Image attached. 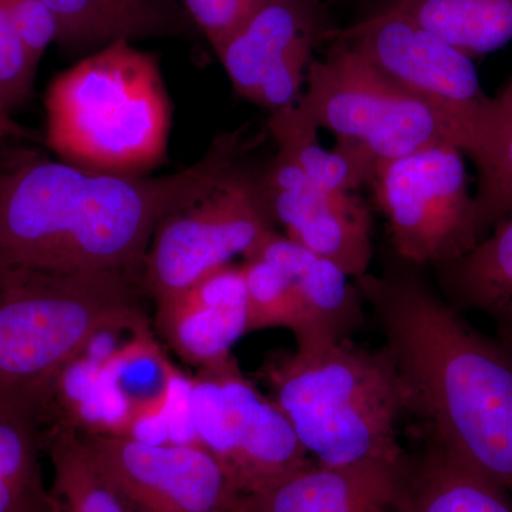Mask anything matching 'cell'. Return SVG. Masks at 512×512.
Listing matches in <instances>:
<instances>
[{"mask_svg": "<svg viewBox=\"0 0 512 512\" xmlns=\"http://www.w3.org/2000/svg\"><path fill=\"white\" fill-rule=\"evenodd\" d=\"M274 229L261 178L235 165L204 197L161 222L144 258V289L156 302L171 298L244 258Z\"/></svg>", "mask_w": 512, "mask_h": 512, "instance_id": "10", "label": "cell"}, {"mask_svg": "<svg viewBox=\"0 0 512 512\" xmlns=\"http://www.w3.org/2000/svg\"><path fill=\"white\" fill-rule=\"evenodd\" d=\"M328 30L319 0H266L215 53L239 96L276 113L301 100Z\"/></svg>", "mask_w": 512, "mask_h": 512, "instance_id": "12", "label": "cell"}, {"mask_svg": "<svg viewBox=\"0 0 512 512\" xmlns=\"http://www.w3.org/2000/svg\"><path fill=\"white\" fill-rule=\"evenodd\" d=\"M245 256L265 259L291 279L319 338L349 339L362 322L363 298L352 278L276 229Z\"/></svg>", "mask_w": 512, "mask_h": 512, "instance_id": "17", "label": "cell"}, {"mask_svg": "<svg viewBox=\"0 0 512 512\" xmlns=\"http://www.w3.org/2000/svg\"><path fill=\"white\" fill-rule=\"evenodd\" d=\"M272 402L284 413L309 457L345 467L406 456L402 382L386 349L349 339L296 342L264 366Z\"/></svg>", "mask_w": 512, "mask_h": 512, "instance_id": "4", "label": "cell"}, {"mask_svg": "<svg viewBox=\"0 0 512 512\" xmlns=\"http://www.w3.org/2000/svg\"><path fill=\"white\" fill-rule=\"evenodd\" d=\"M323 40L352 47L389 82L436 111L464 156L473 161L480 153L493 97L466 53L390 5L348 28L328 30Z\"/></svg>", "mask_w": 512, "mask_h": 512, "instance_id": "7", "label": "cell"}, {"mask_svg": "<svg viewBox=\"0 0 512 512\" xmlns=\"http://www.w3.org/2000/svg\"><path fill=\"white\" fill-rule=\"evenodd\" d=\"M43 430L15 404L0 402V512H46L53 504L40 468Z\"/></svg>", "mask_w": 512, "mask_h": 512, "instance_id": "22", "label": "cell"}, {"mask_svg": "<svg viewBox=\"0 0 512 512\" xmlns=\"http://www.w3.org/2000/svg\"><path fill=\"white\" fill-rule=\"evenodd\" d=\"M134 271L0 264V402L42 426L53 387L104 333L146 330Z\"/></svg>", "mask_w": 512, "mask_h": 512, "instance_id": "3", "label": "cell"}, {"mask_svg": "<svg viewBox=\"0 0 512 512\" xmlns=\"http://www.w3.org/2000/svg\"><path fill=\"white\" fill-rule=\"evenodd\" d=\"M402 382L420 439L512 497V352L410 268L353 279Z\"/></svg>", "mask_w": 512, "mask_h": 512, "instance_id": "2", "label": "cell"}, {"mask_svg": "<svg viewBox=\"0 0 512 512\" xmlns=\"http://www.w3.org/2000/svg\"><path fill=\"white\" fill-rule=\"evenodd\" d=\"M57 23V45L94 53L117 42L171 35L174 20L158 0H40Z\"/></svg>", "mask_w": 512, "mask_h": 512, "instance_id": "18", "label": "cell"}, {"mask_svg": "<svg viewBox=\"0 0 512 512\" xmlns=\"http://www.w3.org/2000/svg\"><path fill=\"white\" fill-rule=\"evenodd\" d=\"M0 3L8 10L30 62L37 69L49 46L57 43L59 29L55 18L40 0H0Z\"/></svg>", "mask_w": 512, "mask_h": 512, "instance_id": "28", "label": "cell"}, {"mask_svg": "<svg viewBox=\"0 0 512 512\" xmlns=\"http://www.w3.org/2000/svg\"><path fill=\"white\" fill-rule=\"evenodd\" d=\"M473 163L477 170L474 198L484 238L512 215V74L491 101L487 134Z\"/></svg>", "mask_w": 512, "mask_h": 512, "instance_id": "24", "label": "cell"}, {"mask_svg": "<svg viewBox=\"0 0 512 512\" xmlns=\"http://www.w3.org/2000/svg\"><path fill=\"white\" fill-rule=\"evenodd\" d=\"M45 109L47 144L63 163L141 177L167 157L173 110L160 64L130 40L57 74Z\"/></svg>", "mask_w": 512, "mask_h": 512, "instance_id": "5", "label": "cell"}, {"mask_svg": "<svg viewBox=\"0 0 512 512\" xmlns=\"http://www.w3.org/2000/svg\"><path fill=\"white\" fill-rule=\"evenodd\" d=\"M36 72L8 10L0 3V111L3 114L9 116L29 100Z\"/></svg>", "mask_w": 512, "mask_h": 512, "instance_id": "26", "label": "cell"}, {"mask_svg": "<svg viewBox=\"0 0 512 512\" xmlns=\"http://www.w3.org/2000/svg\"><path fill=\"white\" fill-rule=\"evenodd\" d=\"M464 157L439 143L376 164L369 187L406 264H444L483 239Z\"/></svg>", "mask_w": 512, "mask_h": 512, "instance_id": "8", "label": "cell"}, {"mask_svg": "<svg viewBox=\"0 0 512 512\" xmlns=\"http://www.w3.org/2000/svg\"><path fill=\"white\" fill-rule=\"evenodd\" d=\"M161 338L188 365H217L248 333V293L241 264L222 266L185 291L156 302Z\"/></svg>", "mask_w": 512, "mask_h": 512, "instance_id": "15", "label": "cell"}, {"mask_svg": "<svg viewBox=\"0 0 512 512\" xmlns=\"http://www.w3.org/2000/svg\"><path fill=\"white\" fill-rule=\"evenodd\" d=\"M43 447L55 474L52 493L63 512H128L94 463L79 430L62 424L47 427Z\"/></svg>", "mask_w": 512, "mask_h": 512, "instance_id": "23", "label": "cell"}, {"mask_svg": "<svg viewBox=\"0 0 512 512\" xmlns=\"http://www.w3.org/2000/svg\"><path fill=\"white\" fill-rule=\"evenodd\" d=\"M323 59H313L298 107L338 144L373 165L450 143L439 114L377 72L365 57L338 40Z\"/></svg>", "mask_w": 512, "mask_h": 512, "instance_id": "6", "label": "cell"}, {"mask_svg": "<svg viewBox=\"0 0 512 512\" xmlns=\"http://www.w3.org/2000/svg\"><path fill=\"white\" fill-rule=\"evenodd\" d=\"M12 128L13 126L12 123H10L9 116H6V114H3L2 111H0V136L10 133Z\"/></svg>", "mask_w": 512, "mask_h": 512, "instance_id": "29", "label": "cell"}, {"mask_svg": "<svg viewBox=\"0 0 512 512\" xmlns=\"http://www.w3.org/2000/svg\"><path fill=\"white\" fill-rule=\"evenodd\" d=\"M80 434L128 512H237L241 495L220 461L195 440Z\"/></svg>", "mask_w": 512, "mask_h": 512, "instance_id": "11", "label": "cell"}, {"mask_svg": "<svg viewBox=\"0 0 512 512\" xmlns=\"http://www.w3.org/2000/svg\"><path fill=\"white\" fill-rule=\"evenodd\" d=\"M266 0H183L195 25L217 52Z\"/></svg>", "mask_w": 512, "mask_h": 512, "instance_id": "27", "label": "cell"}, {"mask_svg": "<svg viewBox=\"0 0 512 512\" xmlns=\"http://www.w3.org/2000/svg\"><path fill=\"white\" fill-rule=\"evenodd\" d=\"M55 495V494H53ZM46 512H63L62 504H60L59 498L55 495V501H53L52 507L49 508V511Z\"/></svg>", "mask_w": 512, "mask_h": 512, "instance_id": "30", "label": "cell"}, {"mask_svg": "<svg viewBox=\"0 0 512 512\" xmlns=\"http://www.w3.org/2000/svg\"><path fill=\"white\" fill-rule=\"evenodd\" d=\"M269 130L279 153L298 165L313 183L343 192H357L370 185L375 165L352 148L320 144L319 128L296 106L271 113Z\"/></svg>", "mask_w": 512, "mask_h": 512, "instance_id": "21", "label": "cell"}, {"mask_svg": "<svg viewBox=\"0 0 512 512\" xmlns=\"http://www.w3.org/2000/svg\"><path fill=\"white\" fill-rule=\"evenodd\" d=\"M237 512H413L412 457L345 467L312 461L241 497Z\"/></svg>", "mask_w": 512, "mask_h": 512, "instance_id": "14", "label": "cell"}, {"mask_svg": "<svg viewBox=\"0 0 512 512\" xmlns=\"http://www.w3.org/2000/svg\"><path fill=\"white\" fill-rule=\"evenodd\" d=\"M389 5L471 59L512 42V0H390Z\"/></svg>", "mask_w": 512, "mask_h": 512, "instance_id": "20", "label": "cell"}, {"mask_svg": "<svg viewBox=\"0 0 512 512\" xmlns=\"http://www.w3.org/2000/svg\"><path fill=\"white\" fill-rule=\"evenodd\" d=\"M433 269L440 295L461 313L487 316L512 352V215L467 254Z\"/></svg>", "mask_w": 512, "mask_h": 512, "instance_id": "16", "label": "cell"}, {"mask_svg": "<svg viewBox=\"0 0 512 512\" xmlns=\"http://www.w3.org/2000/svg\"><path fill=\"white\" fill-rule=\"evenodd\" d=\"M188 409L194 440L220 461L241 497L313 461L284 413L242 375L232 356L198 370Z\"/></svg>", "mask_w": 512, "mask_h": 512, "instance_id": "9", "label": "cell"}, {"mask_svg": "<svg viewBox=\"0 0 512 512\" xmlns=\"http://www.w3.org/2000/svg\"><path fill=\"white\" fill-rule=\"evenodd\" d=\"M412 456L413 512H512V497L430 440Z\"/></svg>", "mask_w": 512, "mask_h": 512, "instance_id": "19", "label": "cell"}, {"mask_svg": "<svg viewBox=\"0 0 512 512\" xmlns=\"http://www.w3.org/2000/svg\"><path fill=\"white\" fill-rule=\"evenodd\" d=\"M241 131L161 177L92 173L29 158L0 174V264L55 272L134 271L161 222L238 165Z\"/></svg>", "mask_w": 512, "mask_h": 512, "instance_id": "1", "label": "cell"}, {"mask_svg": "<svg viewBox=\"0 0 512 512\" xmlns=\"http://www.w3.org/2000/svg\"><path fill=\"white\" fill-rule=\"evenodd\" d=\"M261 187L269 215L275 227L285 228V237L329 259L349 278L369 272L372 214L357 192L313 183L279 151L262 175Z\"/></svg>", "mask_w": 512, "mask_h": 512, "instance_id": "13", "label": "cell"}, {"mask_svg": "<svg viewBox=\"0 0 512 512\" xmlns=\"http://www.w3.org/2000/svg\"><path fill=\"white\" fill-rule=\"evenodd\" d=\"M241 269L248 293V332L285 328L296 342L319 338L295 285L278 266L245 256Z\"/></svg>", "mask_w": 512, "mask_h": 512, "instance_id": "25", "label": "cell"}]
</instances>
